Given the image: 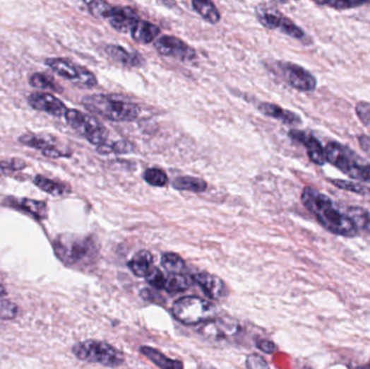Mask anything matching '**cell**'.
<instances>
[{"instance_id": "1", "label": "cell", "mask_w": 370, "mask_h": 369, "mask_svg": "<svg viewBox=\"0 0 370 369\" xmlns=\"http://www.w3.org/2000/svg\"><path fill=\"white\" fill-rule=\"evenodd\" d=\"M301 201L327 231L345 238H354L359 234L354 222L337 209L328 197L317 189L304 187L301 193Z\"/></svg>"}, {"instance_id": "2", "label": "cell", "mask_w": 370, "mask_h": 369, "mask_svg": "<svg viewBox=\"0 0 370 369\" xmlns=\"http://www.w3.org/2000/svg\"><path fill=\"white\" fill-rule=\"evenodd\" d=\"M56 257L68 266H89L95 262L97 247L90 236L64 234L54 240Z\"/></svg>"}, {"instance_id": "3", "label": "cell", "mask_w": 370, "mask_h": 369, "mask_svg": "<svg viewBox=\"0 0 370 369\" xmlns=\"http://www.w3.org/2000/svg\"><path fill=\"white\" fill-rule=\"evenodd\" d=\"M81 104L91 113L113 122H133L141 113L137 104L114 95H88L81 100Z\"/></svg>"}, {"instance_id": "4", "label": "cell", "mask_w": 370, "mask_h": 369, "mask_svg": "<svg viewBox=\"0 0 370 369\" xmlns=\"http://www.w3.org/2000/svg\"><path fill=\"white\" fill-rule=\"evenodd\" d=\"M325 153L327 162L349 175L350 178L370 182V164L364 162L349 146L330 141L325 148Z\"/></svg>"}, {"instance_id": "5", "label": "cell", "mask_w": 370, "mask_h": 369, "mask_svg": "<svg viewBox=\"0 0 370 369\" xmlns=\"http://www.w3.org/2000/svg\"><path fill=\"white\" fill-rule=\"evenodd\" d=\"M172 315L184 325H197L215 319L217 309L211 301L196 295L180 298L172 305Z\"/></svg>"}, {"instance_id": "6", "label": "cell", "mask_w": 370, "mask_h": 369, "mask_svg": "<svg viewBox=\"0 0 370 369\" xmlns=\"http://www.w3.org/2000/svg\"><path fill=\"white\" fill-rule=\"evenodd\" d=\"M73 353L79 360L97 363L103 366L119 367L125 362V356L121 351L97 340H86L75 344Z\"/></svg>"}, {"instance_id": "7", "label": "cell", "mask_w": 370, "mask_h": 369, "mask_svg": "<svg viewBox=\"0 0 370 369\" xmlns=\"http://www.w3.org/2000/svg\"><path fill=\"white\" fill-rule=\"evenodd\" d=\"M67 124L76 130L80 136L86 139L93 146H102L109 139V130L95 116L83 113L77 110H67L65 114Z\"/></svg>"}, {"instance_id": "8", "label": "cell", "mask_w": 370, "mask_h": 369, "mask_svg": "<svg viewBox=\"0 0 370 369\" xmlns=\"http://www.w3.org/2000/svg\"><path fill=\"white\" fill-rule=\"evenodd\" d=\"M46 64L59 76L66 81H72L74 85L79 86V87L93 88L97 86V77L92 72H90L86 67L75 64L71 60L63 58L47 59Z\"/></svg>"}, {"instance_id": "9", "label": "cell", "mask_w": 370, "mask_h": 369, "mask_svg": "<svg viewBox=\"0 0 370 369\" xmlns=\"http://www.w3.org/2000/svg\"><path fill=\"white\" fill-rule=\"evenodd\" d=\"M198 332L208 341H229L241 332V325L237 320L231 316H221L203 324Z\"/></svg>"}, {"instance_id": "10", "label": "cell", "mask_w": 370, "mask_h": 369, "mask_svg": "<svg viewBox=\"0 0 370 369\" xmlns=\"http://www.w3.org/2000/svg\"><path fill=\"white\" fill-rule=\"evenodd\" d=\"M278 69L285 83L296 90L311 93L316 89V78L304 67L292 62H278Z\"/></svg>"}, {"instance_id": "11", "label": "cell", "mask_w": 370, "mask_h": 369, "mask_svg": "<svg viewBox=\"0 0 370 369\" xmlns=\"http://www.w3.org/2000/svg\"><path fill=\"white\" fill-rule=\"evenodd\" d=\"M20 144L28 148L40 151L44 156L49 158H60L70 157L72 154L68 148H61L56 139L47 134H26L19 138Z\"/></svg>"}, {"instance_id": "12", "label": "cell", "mask_w": 370, "mask_h": 369, "mask_svg": "<svg viewBox=\"0 0 370 369\" xmlns=\"http://www.w3.org/2000/svg\"><path fill=\"white\" fill-rule=\"evenodd\" d=\"M154 47L160 56L169 57V58L178 59L180 61H193L196 59L197 54L195 49L189 46L186 42L180 38L165 35L160 36L154 42Z\"/></svg>"}, {"instance_id": "13", "label": "cell", "mask_w": 370, "mask_h": 369, "mask_svg": "<svg viewBox=\"0 0 370 369\" xmlns=\"http://www.w3.org/2000/svg\"><path fill=\"white\" fill-rule=\"evenodd\" d=\"M28 103L36 111L44 112L54 117H62L67 112L65 104L54 95L47 93H32L28 97Z\"/></svg>"}, {"instance_id": "14", "label": "cell", "mask_w": 370, "mask_h": 369, "mask_svg": "<svg viewBox=\"0 0 370 369\" xmlns=\"http://www.w3.org/2000/svg\"><path fill=\"white\" fill-rule=\"evenodd\" d=\"M288 134L294 141L299 142V144H304L306 146L311 162L314 163L315 165H318V166H324L326 164L325 148H323L322 144L315 136L306 134V132L300 131V130H290Z\"/></svg>"}, {"instance_id": "15", "label": "cell", "mask_w": 370, "mask_h": 369, "mask_svg": "<svg viewBox=\"0 0 370 369\" xmlns=\"http://www.w3.org/2000/svg\"><path fill=\"white\" fill-rule=\"evenodd\" d=\"M193 279L211 300H221L229 295V288L220 277L201 272L193 275Z\"/></svg>"}, {"instance_id": "16", "label": "cell", "mask_w": 370, "mask_h": 369, "mask_svg": "<svg viewBox=\"0 0 370 369\" xmlns=\"http://www.w3.org/2000/svg\"><path fill=\"white\" fill-rule=\"evenodd\" d=\"M139 20L137 12L132 8L121 7V6L114 7L113 6L107 21H109L112 28L117 32L131 33Z\"/></svg>"}, {"instance_id": "17", "label": "cell", "mask_w": 370, "mask_h": 369, "mask_svg": "<svg viewBox=\"0 0 370 369\" xmlns=\"http://www.w3.org/2000/svg\"><path fill=\"white\" fill-rule=\"evenodd\" d=\"M258 109L263 115L280 120L285 125L292 126V127H298V126L302 125V119H301L300 116L297 115L294 112L282 109L276 104L263 102V103L259 104Z\"/></svg>"}, {"instance_id": "18", "label": "cell", "mask_w": 370, "mask_h": 369, "mask_svg": "<svg viewBox=\"0 0 370 369\" xmlns=\"http://www.w3.org/2000/svg\"><path fill=\"white\" fill-rule=\"evenodd\" d=\"M5 204L14 209H19L24 213H30L32 217L40 220L46 219L48 216V207L44 201H34L28 199H16V197H7Z\"/></svg>"}, {"instance_id": "19", "label": "cell", "mask_w": 370, "mask_h": 369, "mask_svg": "<svg viewBox=\"0 0 370 369\" xmlns=\"http://www.w3.org/2000/svg\"><path fill=\"white\" fill-rule=\"evenodd\" d=\"M105 54L111 60L125 67H140L143 64V58L133 51L130 52L127 49L117 45H109L105 47Z\"/></svg>"}, {"instance_id": "20", "label": "cell", "mask_w": 370, "mask_h": 369, "mask_svg": "<svg viewBox=\"0 0 370 369\" xmlns=\"http://www.w3.org/2000/svg\"><path fill=\"white\" fill-rule=\"evenodd\" d=\"M256 16L264 28L268 30H278L285 16L273 6L261 4L256 9Z\"/></svg>"}, {"instance_id": "21", "label": "cell", "mask_w": 370, "mask_h": 369, "mask_svg": "<svg viewBox=\"0 0 370 369\" xmlns=\"http://www.w3.org/2000/svg\"><path fill=\"white\" fill-rule=\"evenodd\" d=\"M130 34H131L132 40L139 44L148 45L158 37V35L160 34V28L152 22L139 20Z\"/></svg>"}, {"instance_id": "22", "label": "cell", "mask_w": 370, "mask_h": 369, "mask_svg": "<svg viewBox=\"0 0 370 369\" xmlns=\"http://www.w3.org/2000/svg\"><path fill=\"white\" fill-rule=\"evenodd\" d=\"M140 351L144 356H146L150 362L154 363L160 369H184V365L181 361L167 358L164 353L156 348L144 346L140 348Z\"/></svg>"}, {"instance_id": "23", "label": "cell", "mask_w": 370, "mask_h": 369, "mask_svg": "<svg viewBox=\"0 0 370 369\" xmlns=\"http://www.w3.org/2000/svg\"><path fill=\"white\" fill-rule=\"evenodd\" d=\"M153 266V256L148 250H140L128 262V268L139 277H145Z\"/></svg>"}, {"instance_id": "24", "label": "cell", "mask_w": 370, "mask_h": 369, "mask_svg": "<svg viewBox=\"0 0 370 369\" xmlns=\"http://www.w3.org/2000/svg\"><path fill=\"white\" fill-rule=\"evenodd\" d=\"M36 187H40L42 191L54 197H64L71 192L70 185L66 183L59 182V181L50 180L44 175H36L34 179Z\"/></svg>"}, {"instance_id": "25", "label": "cell", "mask_w": 370, "mask_h": 369, "mask_svg": "<svg viewBox=\"0 0 370 369\" xmlns=\"http://www.w3.org/2000/svg\"><path fill=\"white\" fill-rule=\"evenodd\" d=\"M172 187L178 191L203 193V192L206 191L208 185H207L206 181L203 180V179L191 177V175H182V177L174 179Z\"/></svg>"}, {"instance_id": "26", "label": "cell", "mask_w": 370, "mask_h": 369, "mask_svg": "<svg viewBox=\"0 0 370 369\" xmlns=\"http://www.w3.org/2000/svg\"><path fill=\"white\" fill-rule=\"evenodd\" d=\"M195 11L201 16V18L208 23L215 24L220 21V12L217 11L215 4L211 1H201V0H194L192 3Z\"/></svg>"}, {"instance_id": "27", "label": "cell", "mask_w": 370, "mask_h": 369, "mask_svg": "<svg viewBox=\"0 0 370 369\" xmlns=\"http://www.w3.org/2000/svg\"><path fill=\"white\" fill-rule=\"evenodd\" d=\"M162 268L170 274H184L186 264L184 260L181 258L179 254H174V252H166L162 254Z\"/></svg>"}, {"instance_id": "28", "label": "cell", "mask_w": 370, "mask_h": 369, "mask_svg": "<svg viewBox=\"0 0 370 369\" xmlns=\"http://www.w3.org/2000/svg\"><path fill=\"white\" fill-rule=\"evenodd\" d=\"M28 83H30L32 87L42 89V90H52L54 91V93L62 91V89L56 83V81L52 77L44 74V73H35V74L30 75Z\"/></svg>"}, {"instance_id": "29", "label": "cell", "mask_w": 370, "mask_h": 369, "mask_svg": "<svg viewBox=\"0 0 370 369\" xmlns=\"http://www.w3.org/2000/svg\"><path fill=\"white\" fill-rule=\"evenodd\" d=\"M329 182L335 185L338 189H345V191L352 192L355 194L362 195V197H370V187L363 183L352 182V181L341 180V179H329Z\"/></svg>"}, {"instance_id": "30", "label": "cell", "mask_w": 370, "mask_h": 369, "mask_svg": "<svg viewBox=\"0 0 370 369\" xmlns=\"http://www.w3.org/2000/svg\"><path fill=\"white\" fill-rule=\"evenodd\" d=\"M191 286V281L185 274H170L167 277L165 291L168 293H182Z\"/></svg>"}, {"instance_id": "31", "label": "cell", "mask_w": 370, "mask_h": 369, "mask_svg": "<svg viewBox=\"0 0 370 369\" xmlns=\"http://www.w3.org/2000/svg\"><path fill=\"white\" fill-rule=\"evenodd\" d=\"M347 216L354 222L359 230L363 228L370 233V213L367 210L362 207H349Z\"/></svg>"}, {"instance_id": "32", "label": "cell", "mask_w": 370, "mask_h": 369, "mask_svg": "<svg viewBox=\"0 0 370 369\" xmlns=\"http://www.w3.org/2000/svg\"><path fill=\"white\" fill-rule=\"evenodd\" d=\"M133 150V146L130 142L125 141V140H121V141L114 142L111 144H107V142L102 146H97V148L100 154H111V153L127 154V153H131Z\"/></svg>"}, {"instance_id": "33", "label": "cell", "mask_w": 370, "mask_h": 369, "mask_svg": "<svg viewBox=\"0 0 370 369\" xmlns=\"http://www.w3.org/2000/svg\"><path fill=\"white\" fill-rule=\"evenodd\" d=\"M144 180L152 187H162L168 183L166 172L160 168H150L143 175Z\"/></svg>"}, {"instance_id": "34", "label": "cell", "mask_w": 370, "mask_h": 369, "mask_svg": "<svg viewBox=\"0 0 370 369\" xmlns=\"http://www.w3.org/2000/svg\"><path fill=\"white\" fill-rule=\"evenodd\" d=\"M284 34L288 35L290 37L294 40H304L306 37V34L302 28H299L296 23L288 19L287 16H284L282 23H280V28Z\"/></svg>"}, {"instance_id": "35", "label": "cell", "mask_w": 370, "mask_h": 369, "mask_svg": "<svg viewBox=\"0 0 370 369\" xmlns=\"http://www.w3.org/2000/svg\"><path fill=\"white\" fill-rule=\"evenodd\" d=\"M87 6H88L89 12L97 19L101 20H107V16L113 7L105 1H91L87 4Z\"/></svg>"}, {"instance_id": "36", "label": "cell", "mask_w": 370, "mask_h": 369, "mask_svg": "<svg viewBox=\"0 0 370 369\" xmlns=\"http://www.w3.org/2000/svg\"><path fill=\"white\" fill-rule=\"evenodd\" d=\"M146 282L148 285L153 287V288L165 289V285H166L167 277L165 276L164 273L160 270V269L153 266L150 269V272L146 274L145 276Z\"/></svg>"}, {"instance_id": "37", "label": "cell", "mask_w": 370, "mask_h": 369, "mask_svg": "<svg viewBox=\"0 0 370 369\" xmlns=\"http://www.w3.org/2000/svg\"><path fill=\"white\" fill-rule=\"evenodd\" d=\"M317 5L327 6L333 9L343 10L351 9V8L361 7V6L369 4V1H351V0H333V1H317Z\"/></svg>"}, {"instance_id": "38", "label": "cell", "mask_w": 370, "mask_h": 369, "mask_svg": "<svg viewBox=\"0 0 370 369\" xmlns=\"http://www.w3.org/2000/svg\"><path fill=\"white\" fill-rule=\"evenodd\" d=\"M357 117L361 120L362 124L366 127L370 128V103L369 102L361 101L355 107Z\"/></svg>"}, {"instance_id": "39", "label": "cell", "mask_w": 370, "mask_h": 369, "mask_svg": "<svg viewBox=\"0 0 370 369\" xmlns=\"http://www.w3.org/2000/svg\"><path fill=\"white\" fill-rule=\"evenodd\" d=\"M18 314V307L11 301L0 299V319L12 320Z\"/></svg>"}, {"instance_id": "40", "label": "cell", "mask_w": 370, "mask_h": 369, "mask_svg": "<svg viewBox=\"0 0 370 369\" xmlns=\"http://www.w3.org/2000/svg\"><path fill=\"white\" fill-rule=\"evenodd\" d=\"M246 366L247 369H270L268 363L258 356V354H250L246 360Z\"/></svg>"}, {"instance_id": "41", "label": "cell", "mask_w": 370, "mask_h": 369, "mask_svg": "<svg viewBox=\"0 0 370 369\" xmlns=\"http://www.w3.org/2000/svg\"><path fill=\"white\" fill-rule=\"evenodd\" d=\"M26 166L25 163L20 160H12L9 162H0V173L6 170H21Z\"/></svg>"}, {"instance_id": "42", "label": "cell", "mask_w": 370, "mask_h": 369, "mask_svg": "<svg viewBox=\"0 0 370 369\" xmlns=\"http://www.w3.org/2000/svg\"><path fill=\"white\" fill-rule=\"evenodd\" d=\"M257 348L268 354L273 353L276 351L275 344L266 339L259 340L257 342Z\"/></svg>"}, {"instance_id": "43", "label": "cell", "mask_w": 370, "mask_h": 369, "mask_svg": "<svg viewBox=\"0 0 370 369\" xmlns=\"http://www.w3.org/2000/svg\"><path fill=\"white\" fill-rule=\"evenodd\" d=\"M359 146H361L362 150L364 151V152L366 153V154L369 155L370 156V138L368 136H366V134H362V136H359Z\"/></svg>"}, {"instance_id": "44", "label": "cell", "mask_w": 370, "mask_h": 369, "mask_svg": "<svg viewBox=\"0 0 370 369\" xmlns=\"http://www.w3.org/2000/svg\"><path fill=\"white\" fill-rule=\"evenodd\" d=\"M6 293H7V291H6L5 287L0 284V297H3Z\"/></svg>"}, {"instance_id": "45", "label": "cell", "mask_w": 370, "mask_h": 369, "mask_svg": "<svg viewBox=\"0 0 370 369\" xmlns=\"http://www.w3.org/2000/svg\"><path fill=\"white\" fill-rule=\"evenodd\" d=\"M357 369H370V363L368 365H365V366L359 367Z\"/></svg>"}]
</instances>
